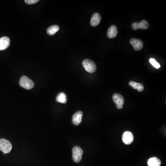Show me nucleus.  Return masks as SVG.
I'll use <instances>...</instances> for the list:
<instances>
[{"mask_svg":"<svg viewBox=\"0 0 166 166\" xmlns=\"http://www.w3.org/2000/svg\"><path fill=\"white\" fill-rule=\"evenodd\" d=\"M101 20V17L99 13H94L91 19V25L93 26H96L100 24Z\"/></svg>","mask_w":166,"mask_h":166,"instance_id":"9d476101","label":"nucleus"},{"mask_svg":"<svg viewBox=\"0 0 166 166\" xmlns=\"http://www.w3.org/2000/svg\"><path fill=\"white\" fill-rule=\"evenodd\" d=\"M12 149V145L9 140L5 139L0 140V150L7 154L9 153Z\"/></svg>","mask_w":166,"mask_h":166,"instance_id":"7ed1b4c3","label":"nucleus"},{"mask_svg":"<svg viewBox=\"0 0 166 166\" xmlns=\"http://www.w3.org/2000/svg\"><path fill=\"white\" fill-rule=\"evenodd\" d=\"M25 2L27 4H34L35 3H37L39 2V1L38 0H26Z\"/></svg>","mask_w":166,"mask_h":166,"instance_id":"a211bd4d","label":"nucleus"},{"mask_svg":"<svg viewBox=\"0 0 166 166\" xmlns=\"http://www.w3.org/2000/svg\"><path fill=\"white\" fill-rule=\"evenodd\" d=\"M113 99L118 109H120L123 108L124 104V99L122 95L119 94H115L113 95Z\"/></svg>","mask_w":166,"mask_h":166,"instance_id":"39448f33","label":"nucleus"},{"mask_svg":"<svg viewBox=\"0 0 166 166\" xmlns=\"http://www.w3.org/2000/svg\"><path fill=\"white\" fill-rule=\"evenodd\" d=\"M10 40L7 36L0 38V50H6L9 46Z\"/></svg>","mask_w":166,"mask_h":166,"instance_id":"6e6552de","label":"nucleus"},{"mask_svg":"<svg viewBox=\"0 0 166 166\" xmlns=\"http://www.w3.org/2000/svg\"><path fill=\"white\" fill-rule=\"evenodd\" d=\"M56 100L60 103H66L67 102V95L64 93H60L56 98Z\"/></svg>","mask_w":166,"mask_h":166,"instance_id":"dca6fc26","label":"nucleus"},{"mask_svg":"<svg viewBox=\"0 0 166 166\" xmlns=\"http://www.w3.org/2000/svg\"><path fill=\"white\" fill-rule=\"evenodd\" d=\"M122 141L126 144H131L133 141L134 137L133 134L130 131H126L122 135Z\"/></svg>","mask_w":166,"mask_h":166,"instance_id":"423d86ee","label":"nucleus"},{"mask_svg":"<svg viewBox=\"0 0 166 166\" xmlns=\"http://www.w3.org/2000/svg\"><path fill=\"white\" fill-rule=\"evenodd\" d=\"M149 27V24L146 20H142L140 23L136 22L135 24V28L136 30L137 29H143L146 30L148 29Z\"/></svg>","mask_w":166,"mask_h":166,"instance_id":"f8f14e48","label":"nucleus"},{"mask_svg":"<svg viewBox=\"0 0 166 166\" xmlns=\"http://www.w3.org/2000/svg\"><path fill=\"white\" fill-rule=\"evenodd\" d=\"M147 164L149 166H160L161 161L158 158L153 157L148 160Z\"/></svg>","mask_w":166,"mask_h":166,"instance_id":"ddd939ff","label":"nucleus"},{"mask_svg":"<svg viewBox=\"0 0 166 166\" xmlns=\"http://www.w3.org/2000/svg\"><path fill=\"white\" fill-rule=\"evenodd\" d=\"M19 84L20 86L26 90H31L34 86V82L26 76L21 77Z\"/></svg>","mask_w":166,"mask_h":166,"instance_id":"f257e3e1","label":"nucleus"},{"mask_svg":"<svg viewBox=\"0 0 166 166\" xmlns=\"http://www.w3.org/2000/svg\"><path fill=\"white\" fill-rule=\"evenodd\" d=\"M130 42L135 50H140L143 48V42L140 39L132 38L130 40Z\"/></svg>","mask_w":166,"mask_h":166,"instance_id":"0eeeda50","label":"nucleus"},{"mask_svg":"<svg viewBox=\"0 0 166 166\" xmlns=\"http://www.w3.org/2000/svg\"><path fill=\"white\" fill-rule=\"evenodd\" d=\"M149 61H150V64H151L153 67H155L156 68L159 69L161 67V65H160L159 63H158L156 60L154 58H150L149 60Z\"/></svg>","mask_w":166,"mask_h":166,"instance_id":"f3484780","label":"nucleus"},{"mask_svg":"<svg viewBox=\"0 0 166 166\" xmlns=\"http://www.w3.org/2000/svg\"><path fill=\"white\" fill-rule=\"evenodd\" d=\"M83 66L85 70L89 73H93L96 71V66L95 62L90 59L83 61Z\"/></svg>","mask_w":166,"mask_h":166,"instance_id":"f03ea898","label":"nucleus"},{"mask_svg":"<svg viewBox=\"0 0 166 166\" xmlns=\"http://www.w3.org/2000/svg\"><path fill=\"white\" fill-rule=\"evenodd\" d=\"M129 85L132 88L137 90L138 92H142L144 90V87L143 85L140 83H137V82L132 81L129 82Z\"/></svg>","mask_w":166,"mask_h":166,"instance_id":"4468645a","label":"nucleus"},{"mask_svg":"<svg viewBox=\"0 0 166 166\" xmlns=\"http://www.w3.org/2000/svg\"><path fill=\"white\" fill-rule=\"evenodd\" d=\"M59 30V27L57 25L50 26L47 29V33L49 35L52 36L55 34Z\"/></svg>","mask_w":166,"mask_h":166,"instance_id":"2eb2a0df","label":"nucleus"},{"mask_svg":"<svg viewBox=\"0 0 166 166\" xmlns=\"http://www.w3.org/2000/svg\"><path fill=\"white\" fill-rule=\"evenodd\" d=\"M118 30L116 26H111L109 28L107 33V36L109 38H113L116 37L117 35Z\"/></svg>","mask_w":166,"mask_h":166,"instance_id":"9b49d317","label":"nucleus"},{"mask_svg":"<svg viewBox=\"0 0 166 166\" xmlns=\"http://www.w3.org/2000/svg\"><path fill=\"white\" fill-rule=\"evenodd\" d=\"M83 150L79 146H75L73 149V158L75 162H80L82 160Z\"/></svg>","mask_w":166,"mask_h":166,"instance_id":"20e7f679","label":"nucleus"},{"mask_svg":"<svg viewBox=\"0 0 166 166\" xmlns=\"http://www.w3.org/2000/svg\"><path fill=\"white\" fill-rule=\"evenodd\" d=\"M83 113L82 111H78L74 114L72 118V121L75 125H78L82 121Z\"/></svg>","mask_w":166,"mask_h":166,"instance_id":"1a4fd4ad","label":"nucleus"}]
</instances>
